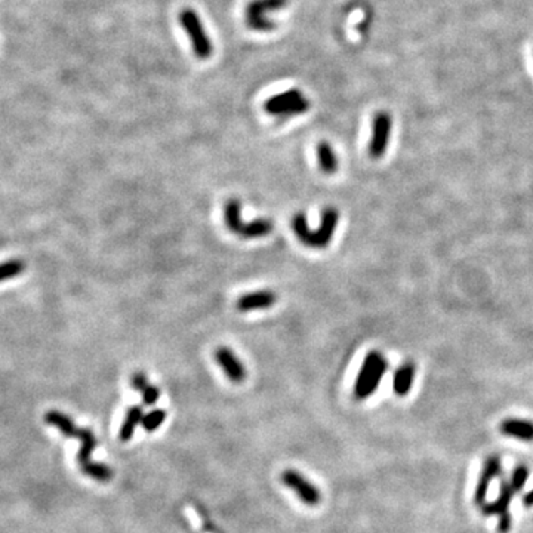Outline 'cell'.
<instances>
[{"instance_id":"26","label":"cell","mask_w":533,"mask_h":533,"mask_svg":"<svg viewBox=\"0 0 533 533\" xmlns=\"http://www.w3.org/2000/svg\"><path fill=\"white\" fill-rule=\"evenodd\" d=\"M130 384H132L133 388L138 390L140 393H143V391L150 385V384H148V379H147V375L143 373V372L133 373L132 378H130Z\"/></svg>"},{"instance_id":"15","label":"cell","mask_w":533,"mask_h":533,"mask_svg":"<svg viewBox=\"0 0 533 533\" xmlns=\"http://www.w3.org/2000/svg\"><path fill=\"white\" fill-rule=\"evenodd\" d=\"M224 219L228 230L240 236L244 222L242 221V203L237 199H230L225 203Z\"/></svg>"},{"instance_id":"2","label":"cell","mask_w":533,"mask_h":533,"mask_svg":"<svg viewBox=\"0 0 533 533\" xmlns=\"http://www.w3.org/2000/svg\"><path fill=\"white\" fill-rule=\"evenodd\" d=\"M180 23L187 33L188 39L192 41L193 52L199 60H207L212 56L214 48L211 43V39L207 37V33L203 27V23L200 21L199 15L193 9H182L180 14Z\"/></svg>"},{"instance_id":"25","label":"cell","mask_w":533,"mask_h":533,"mask_svg":"<svg viewBox=\"0 0 533 533\" xmlns=\"http://www.w3.org/2000/svg\"><path fill=\"white\" fill-rule=\"evenodd\" d=\"M143 403L145 406H153L155 403H157V400L160 398V390L156 387V385H148L143 393Z\"/></svg>"},{"instance_id":"5","label":"cell","mask_w":533,"mask_h":533,"mask_svg":"<svg viewBox=\"0 0 533 533\" xmlns=\"http://www.w3.org/2000/svg\"><path fill=\"white\" fill-rule=\"evenodd\" d=\"M393 119L387 111H378L372 123V138L369 144V155L373 159L383 157L390 143Z\"/></svg>"},{"instance_id":"10","label":"cell","mask_w":533,"mask_h":533,"mask_svg":"<svg viewBox=\"0 0 533 533\" xmlns=\"http://www.w3.org/2000/svg\"><path fill=\"white\" fill-rule=\"evenodd\" d=\"M277 301V295L271 291H257L251 294L242 295L236 307L239 311H254V310H266L273 307Z\"/></svg>"},{"instance_id":"1","label":"cell","mask_w":533,"mask_h":533,"mask_svg":"<svg viewBox=\"0 0 533 533\" xmlns=\"http://www.w3.org/2000/svg\"><path fill=\"white\" fill-rule=\"evenodd\" d=\"M388 369L387 358L379 351H371L363 360L354 384V397L365 400L371 397L379 387L381 381Z\"/></svg>"},{"instance_id":"14","label":"cell","mask_w":533,"mask_h":533,"mask_svg":"<svg viewBox=\"0 0 533 533\" xmlns=\"http://www.w3.org/2000/svg\"><path fill=\"white\" fill-rule=\"evenodd\" d=\"M45 421L49 425L55 427L63 435H66L67 439H73V437H78V434H79V428L76 427L74 421L71 420L70 416H67L63 412H58V410L46 412Z\"/></svg>"},{"instance_id":"23","label":"cell","mask_w":533,"mask_h":533,"mask_svg":"<svg viewBox=\"0 0 533 533\" xmlns=\"http://www.w3.org/2000/svg\"><path fill=\"white\" fill-rule=\"evenodd\" d=\"M24 264L20 259H11L8 262L0 264V281L20 276L24 270Z\"/></svg>"},{"instance_id":"4","label":"cell","mask_w":533,"mask_h":533,"mask_svg":"<svg viewBox=\"0 0 533 533\" xmlns=\"http://www.w3.org/2000/svg\"><path fill=\"white\" fill-rule=\"evenodd\" d=\"M288 5V0H252L246 5L244 20L249 29L255 31H271L276 24L266 18V14L283 9Z\"/></svg>"},{"instance_id":"28","label":"cell","mask_w":533,"mask_h":533,"mask_svg":"<svg viewBox=\"0 0 533 533\" xmlns=\"http://www.w3.org/2000/svg\"><path fill=\"white\" fill-rule=\"evenodd\" d=\"M523 504H524V507H533V489L524 495Z\"/></svg>"},{"instance_id":"24","label":"cell","mask_w":533,"mask_h":533,"mask_svg":"<svg viewBox=\"0 0 533 533\" xmlns=\"http://www.w3.org/2000/svg\"><path fill=\"white\" fill-rule=\"evenodd\" d=\"M527 479H529V470H527V467L520 465V467H517L516 470L512 471V475H511V480L509 482H511L514 490L520 492L526 486Z\"/></svg>"},{"instance_id":"13","label":"cell","mask_w":533,"mask_h":533,"mask_svg":"<svg viewBox=\"0 0 533 533\" xmlns=\"http://www.w3.org/2000/svg\"><path fill=\"white\" fill-rule=\"evenodd\" d=\"M501 433L522 442H533V423L511 418L501 424Z\"/></svg>"},{"instance_id":"6","label":"cell","mask_w":533,"mask_h":533,"mask_svg":"<svg viewBox=\"0 0 533 533\" xmlns=\"http://www.w3.org/2000/svg\"><path fill=\"white\" fill-rule=\"evenodd\" d=\"M281 482L284 486H288L291 490H294L299 500L306 505H317L321 500V495L319 489L307 480L299 471L295 470H286L281 472Z\"/></svg>"},{"instance_id":"17","label":"cell","mask_w":533,"mask_h":533,"mask_svg":"<svg viewBox=\"0 0 533 533\" xmlns=\"http://www.w3.org/2000/svg\"><path fill=\"white\" fill-rule=\"evenodd\" d=\"M317 160L320 169L325 174H335L338 170V157L335 155V150L328 141H321L317 144Z\"/></svg>"},{"instance_id":"20","label":"cell","mask_w":533,"mask_h":533,"mask_svg":"<svg viewBox=\"0 0 533 533\" xmlns=\"http://www.w3.org/2000/svg\"><path fill=\"white\" fill-rule=\"evenodd\" d=\"M78 439L81 440V449H79V453H78V461L82 465V464L90 461V455L95 450V447H97V439H95V434L89 428L79 430Z\"/></svg>"},{"instance_id":"8","label":"cell","mask_w":533,"mask_h":533,"mask_svg":"<svg viewBox=\"0 0 533 533\" xmlns=\"http://www.w3.org/2000/svg\"><path fill=\"white\" fill-rule=\"evenodd\" d=\"M339 221V212L335 207H325L321 212L320 218V227L314 232V247H319V249H323L326 247L336 232Z\"/></svg>"},{"instance_id":"18","label":"cell","mask_w":533,"mask_h":533,"mask_svg":"<svg viewBox=\"0 0 533 533\" xmlns=\"http://www.w3.org/2000/svg\"><path fill=\"white\" fill-rule=\"evenodd\" d=\"M274 230V224L273 221L266 219V218H258L251 222H247L243 225L240 236L243 239H259L271 234Z\"/></svg>"},{"instance_id":"21","label":"cell","mask_w":533,"mask_h":533,"mask_svg":"<svg viewBox=\"0 0 533 533\" xmlns=\"http://www.w3.org/2000/svg\"><path fill=\"white\" fill-rule=\"evenodd\" d=\"M81 468H82V472L85 475H88V477L97 480V482L105 483V482H110L113 479V470L105 464L88 461V462L82 464Z\"/></svg>"},{"instance_id":"22","label":"cell","mask_w":533,"mask_h":533,"mask_svg":"<svg viewBox=\"0 0 533 533\" xmlns=\"http://www.w3.org/2000/svg\"><path fill=\"white\" fill-rule=\"evenodd\" d=\"M166 416H167V413L163 409H155V410H151V412H148L143 416L141 425L145 431L153 433L165 423Z\"/></svg>"},{"instance_id":"12","label":"cell","mask_w":533,"mask_h":533,"mask_svg":"<svg viewBox=\"0 0 533 533\" xmlns=\"http://www.w3.org/2000/svg\"><path fill=\"white\" fill-rule=\"evenodd\" d=\"M416 373V366L412 363V361H406L402 366H400L393 378V390L397 395L405 397L409 394L413 379Z\"/></svg>"},{"instance_id":"16","label":"cell","mask_w":533,"mask_h":533,"mask_svg":"<svg viewBox=\"0 0 533 533\" xmlns=\"http://www.w3.org/2000/svg\"><path fill=\"white\" fill-rule=\"evenodd\" d=\"M143 408L140 406H132L128 409L126 412V416L125 420L122 423V427H120V431H119V439L122 442H129L133 434H135V430L137 427L141 424L143 421Z\"/></svg>"},{"instance_id":"19","label":"cell","mask_w":533,"mask_h":533,"mask_svg":"<svg viewBox=\"0 0 533 533\" xmlns=\"http://www.w3.org/2000/svg\"><path fill=\"white\" fill-rule=\"evenodd\" d=\"M292 230L302 244L314 247V232L310 230L306 214L304 212L295 214V217L292 218Z\"/></svg>"},{"instance_id":"7","label":"cell","mask_w":533,"mask_h":533,"mask_svg":"<svg viewBox=\"0 0 533 533\" xmlns=\"http://www.w3.org/2000/svg\"><path fill=\"white\" fill-rule=\"evenodd\" d=\"M501 474H502V462H501L500 456H497V455L489 456V458L485 461L480 479H479V485H477V487H475V492H474V502L475 504H477V505H485L486 504L489 486L495 479L500 477Z\"/></svg>"},{"instance_id":"27","label":"cell","mask_w":533,"mask_h":533,"mask_svg":"<svg viewBox=\"0 0 533 533\" xmlns=\"http://www.w3.org/2000/svg\"><path fill=\"white\" fill-rule=\"evenodd\" d=\"M512 527V519H511V514L509 512H505L502 514V516H500V522H498V526H497V530L500 533H508Z\"/></svg>"},{"instance_id":"11","label":"cell","mask_w":533,"mask_h":533,"mask_svg":"<svg viewBox=\"0 0 533 533\" xmlns=\"http://www.w3.org/2000/svg\"><path fill=\"white\" fill-rule=\"evenodd\" d=\"M514 495H516V490H514L512 485L509 480H504L500 487V497L498 500H495L490 504L483 505V514L485 516H502L505 512H509V504L512 502Z\"/></svg>"},{"instance_id":"9","label":"cell","mask_w":533,"mask_h":533,"mask_svg":"<svg viewBox=\"0 0 533 533\" xmlns=\"http://www.w3.org/2000/svg\"><path fill=\"white\" fill-rule=\"evenodd\" d=\"M215 358L218 361V365L221 366V369L225 372V375L230 378L232 383L234 384L243 383L246 378V369L240 361V358L230 348L219 347L215 351Z\"/></svg>"},{"instance_id":"3","label":"cell","mask_w":533,"mask_h":533,"mask_svg":"<svg viewBox=\"0 0 533 533\" xmlns=\"http://www.w3.org/2000/svg\"><path fill=\"white\" fill-rule=\"evenodd\" d=\"M310 105L311 103L304 97V93L299 89H289L266 100L264 108L271 116L289 118L309 111Z\"/></svg>"}]
</instances>
